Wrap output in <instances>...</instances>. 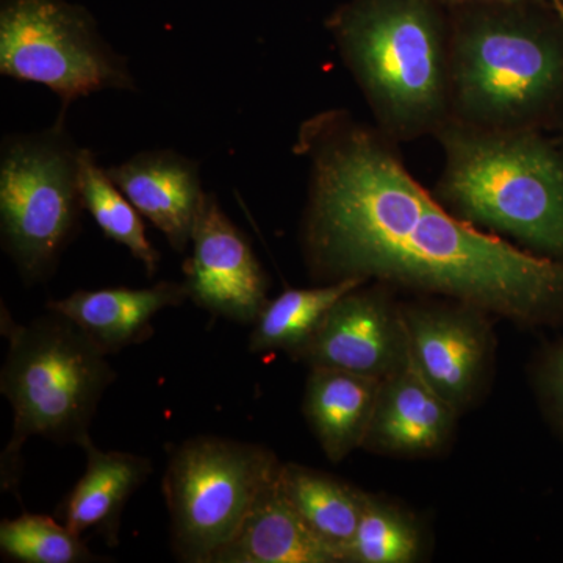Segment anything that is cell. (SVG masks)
<instances>
[{"instance_id": "obj_14", "label": "cell", "mask_w": 563, "mask_h": 563, "mask_svg": "<svg viewBox=\"0 0 563 563\" xmlns=\"http://www.w3.org/2000/svg\"><path fill=\"white\" fill-rule=\"evenodd\" d=\"M190 299L184 282L162 280L146 288L77 290L47 302L49 312L60 313L98 344L107 355L147 342L154 335L152 320L166 309Z\"/></svg>"}, {"instance_id": "obj_13", "label": "cell", "mask_w": 563, "mask_h": 563, "mask_svg": "<svg viewBox=\"0 0 563 563\" xmlns=\"http://www.w3.org/2000/svg\"><path fill=\"white\" fill-rule=\"evenodd\" d=\"M459 410L418 372L412 357L388 374L365 446L398 454H424L446 442Z\"/></svg>"}, {"instance_id": "obj_24", "label": "cell", "mask_w": 563, "mask_h": 563, "mask_svg": "<svg viewBox=\"0 0 563 563\" xmlns=\"http://www.w3.org/2000/svg\"><path fill=\"white\" fill-rule=\"evenodd\" d=\"M555 9H558L559 14H561V18L563 20V3L559 2V0H555Z\"/></svg>"}, {"instance_id": "obj_18", "label": "cell", "mask_w": 563, "mask_h": 563, "mask_svg": "<svg viewBox=\"0 0 563 563\" xmlns=\"http://www.w3.org/2000/svg\"><path fill=\"white\" fill-rule=\"evenodd\" d=\"M280 483L314 536L344 562L362 520L366 493L296 463H282Z\"/></svg>"}, {"instance_id": "obj_12", "label": "cell", "mask_w": 563, "mask_h": 563, "mask_svg": "<svg viewBox=\"0 0 563 563\" xmlns=\"http://www.w3.org/2000/svg\"><path fill=\"white\" fill-rule=\"evenodd\" d=\"M402 318L418 372L455 409H462L476 391L488 357L483 321L457 310H407Z\"/></svg>"}, {"instance_id": "obj_16", "label": "cell", "mask_w": 563, "mask_h": 563, "mask_svg": "<svg viewBox=\"0 0 563 563\" xmlns=\"http://www.w3.org/2000/svg\"><path fill=\"white\" fill-rule=\"evenodd\" d=\"M383 379L314 366L307 377L303 415L333 463L365 446Z\"/></svg>"}, {"instance_id": "obj_7", "label": "cell", "mask_w": 563, "mask_h": 563, "mask_svg": "<svg viewBox=\"0 0 563 563\" xmlns=\"http://www.w3.org/2000/svg\"><path fill=\"white\" fill-rule=\"evenodd\" d=\"M355 77L374 102L399 121H418L439 106L442 51L431 16L412 2L347 11L333 24Z\"/></svg>"}, {"instance_id": "obj_21", "label": "cell", "mask_w": 563, "mask_h": 563, "mask_svg": "<svg viewBox=\"0 0 563 563\" xmlns=\"http://www.w3.org/2000/svg\"><path fill=\"white\" fill-rule=\"evenodd\" d=\"M3 561L20 563H92L109 559L91 553L81 536L47 515L24 512L0 523Z\"/></svg>"}, {"instance_id": "obj_8", "label": "cell", "mask_w": 563, "mask_h": 563, "mask_svg": "<svg viewBox=\"0 0 563 563\" xmlns=\"http://www.w3.org/2000/svg\"><path fill=\"white\" fill-rule=\"evenodd\" d=\"M562 70L561 54L540 36L507 25H483L462 41L455 84L474 113L510 117L544 101Z\"/></svg>"}, {"instance_id": "obj_2", "label": "cell", "mask_w": 563, "mask_h": 563, "mask_svg": "<svg viewBox=\"0 0 563 563\" xmlns=\"http://www.w3.org/2000/svg\"><path fill=\"white\" fill-rule=\"evenodd\" d=\"M0 332L9 343L0 391L13 409V432L0 455L3 490L21 484L22 448L32 437L79 444L107 388L117 379L109 355L60 313L22 324L2 303Z\"/></svg>"}, {"instance_id": "obj_10", "label": "cell", "mask_w": 563, "mask_h": 563, "mask_svg": "<svg viewBox=\"0 0 563 563\" xmlns=\"http://www.w3.org/2000/svg\"><path fill=\"white\" fill-rule=\"evenodd\" d=\"M407 355L402 312L379 292L355 288L325 313L298 358L310 368L325 366L385 379Z\"/></svg>"}, {"instance_id": "obj_4", "label": "cell", "mask_w": 563, "mask_h": 563, "mask_svg": "<svg viewBox=\"0 0 563 563\" xmlns=\"http://www.w3.org/2000/svg\"><path fill=\"white\" fill-rule=\"evenodd\" d=\"M446 195L473 222L563 254V163L526 136H455Z\"/></svg>"}, {"instance_id": "obj_17", "label": "cell", "mask_w": 563, "mask_h": 563, "mask_svg": "<svg viewBox=\"0 0 563 563\" xmlns=\"http://www.w3.org/2000/svg\"><path fill=\"white\" fill-rule=\"evenodd\" d=\"M211 563H340V559L292 507L279 474Z\"/></svg>"}, {"instance_id": "obj_11", "label": "cell", "mask_w": 563, "mask_h": 563, "mask_svg": "<svg viewBox=\"0 0 563 563\" xmlns=\"http://www.w3.org/2000/svg\"><path fill=\"white\" fill-rule=\"evenodd\" d=\"M106 169L141 217L184 254L207 195L199 163L174 150H152Z\"/></svg>"}, {"instance_id": "obj_9", "label": "cell", "mask_w": 563, "mask_h": 563, "mask_svg": "<svg viewBox=\"0 0 563 563\" xmlns=\"http://www.w3.org/2000/svg\"><path fill=\"white\" fill-rule=\"evenodd\" d=\"M184 284L196 306L236 322L254 324L268 299L269 282L250 240L207 192L191 235Z\"/></svg>"}, {"instance_id": "obj_15", "label": "cell", "mask_w": 563, "mask_h": 563, "mask_svg": "<svg viewBox=\"0 0 563 563\" xmlns=\"http://www.w3.org/2000/svg\"><path fill=\"white\" fill-rule=\"evenodd\" d=\"M79 446L87 455V470L63 503V523L77 536L99 532L110 547H117L122 510L133 493L150 479L152 462L143 455L102 451L91 435Z\"/></svg>"}, {"instance_id": "obj_22", "label": "cell", "mask_w": 563, "mask_h": 563, "mask_svg": "<svg viewBox=\"0 0 563 563\" xmlns=\"http://www.w3.org/2000/svg\"><path fill=\"white\" fill-rule=\"evenodd\" d=\"M420 547V529L409 515L366 495L362 520L344 562L410 563L417 561Z\"/></svg>"}, {"instance_id": "obj_23", "label": "cell", "mask_w": 563, "mask_h": 563, "mask_svg": "<svg viewBox=\"0 0 563 563\" xmlns=\"http://www.w3.org/2000/svg\"><path fill=\"white\" fill-rule=\"evenodd\" d=\"M547 387L555 412L563 421V346L555 352L548 366Z\"/></svg>"}, {"instance_id": "obj_3", "label": "cell", "mask_w": 563, "mask_h": 563, "mask_svg": "<svg viewBox=\"0 0 563 563\" xmlns=\"http://www.w3.org/2000/svg\"><path fill=\"white\" fill-rule=\"evenodd\" d=\"M81 152L63 111L49 128L2 141L0 236L24 284L49 279L79 231Z\"/></svg>"}, {"instance_id": "obj_6", "label": "cell", "mask_w": 563, "mask_h": 563, "mask_svg": "<svg viewBox=\"0 0 563 563\" xmlns=\"http://www.w3.org/2000/svg\"><path fill=\"white\" fill-rule=\"evenodd\" d=\"M0 74L43 85L63 113L95 92L139 90L128 58L107 43L90 11L68 0L0 2Z\"/></svg>"}, {"instance_id": "obj_1", "label": "cell", "mask_w": 563, "mask_h": 563, "mask_svg": "<svg viewBox=\"0 0 563 563\" xmlns=\"http://www.w3.org/2000/svg\"><path fill=\"white\" fill-rule=\"evenodd\" d=\"M301 144L313 166L307 257L321 279L377 277L523 322L563 309V263L451 217L369 133L325 117Z\"/></svg>"}, {"instance_id": "obj_20", "label": "cell", "mask_w": 563, "mask_h": 563, "mask_svg": "<svg viewBox=\"0 0 563 563\" xmlns=\"http://www.w3.org/2000/svg\"><path fill=\"white\" fill-rule=\"evenodd\" d=\"M80 191L85 210L91 214L103 235L131 252L154 277L161 265V252L147 239L141 213L128 196L110 179L106 168L96 161L95 152H81Z\"/></svg>"}, {"instance_id": "obj_19", "label": "cell", "mask_w": 563, "mask_h": 563, "mask_svg": "<svg viewBox=\"0 0 563 563\" xmlns=\"http://www.w3.org/2000/svg\"><path fill=\"white\" fill-rule=\"evenodd\" d=\"M362 277L328 282L321 287L291 288L273 301L266 302L254 322L250 350L261 352L285 351L298 358L299 352L312 339L325 313L347 292L361 288Z\"/></svg>"}, {"instance_id": "obj_5", "label": "cell", "mask_w": 563, "mask_h": 563, "mask_svg": "<svg viewBox=\"0 0 563 563\" xmlns=\"http://www.w3.org/2000/svg\"><path fill=\"white\" fill-rule=\"evenodd\" d=\"M280 468L279 459L261 444L213 435L179 444L163 476L176 558L213 562Z\"/></svg>"}]
</instances>
